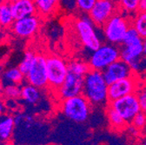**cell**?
<instances>
[{
	"mask_svg": "<svg viewBox=\"0 0 146 145\" xmlns=\"http://www.w3.org/2000/svg\"><path fill=\"white\" fill-rule=\"evenodd\" d=\"M90 70L88 62L83 60H72L68 63V72L64 82L55 92L58 101L82 94L84 81Z\"/></svg>",
	"mask_w": 146,
	"mask_h": 145,
	"instance_id": "cell-1",
	"label": "cell"
},
{
	"mask_svg": "<svg viewBox=\"0 0 146 145\" xmlns=\"http://www.w3.org/2000/svg\"><path fill=\"white\" fill-rule=\"evenodd\" d=\"M108 86L102 71L90 70L84 77L82 94L93 107L105 109L109 103Z\"/></svg>",
	"mask_w": 146,
	"mask_h": 145,
	"instance_id": "cell-2",
	"label": "cell"
},
{
	"mask_svg": "<svg viewBox=\"0 0 146 145\" xmlns=\"http://www.w3.org/2000/svg\"><path fill=\"white\" fill-rule=\"evenodd\" d=\"M93 106L83 95H78L58 101L59 111L69 120L82 123L88 120Z\"/></svg>",
	"mask_w": 146,
	"mask_h": 145,
	"instance_id": "cell-3",
	"label": "cell"
},
{
	"mask_svg": "<svg viewBox=\"0 0 146 145\" xmlns=\"http://www.w3.org/2000/svg\"><path fill=\"white\" fill-rule=\"evenodd\" d=\"M131 26V17L122 11L113 15L101 28L105 40L112 44L120 45L125 34Z\"/></svg>",
	"mask_w": 146,
	"mask_h": 145,
	"instance_id": "cell-4",
	"label": "cell"
},
{
	"mask_svg": "<svg viewBox=\"0 0 146 145\" xmlns=\"http://www.w3.org/2000/svg\"><path fill=\"white\" fill-rule=\"evenodd\" d=\"M96 25L88 17H81L74 22V29L81 44L90 52L98 49L101 39L96 30Z\"/></svg>",
	"mask_w": 146,
	"mask_h": 145,
	"instance_id": "cell-5",
	"label": "cell"
},
{
	"mask_svg": "<svg viewBox=\"0 0 146 145\" xmlns=\"http://www.w3.org/2000/svg\"><path fill=\"white\" fill-rule=\"evenodd\" d=\"M118 59H120L119 46L108 43L101 44L98 49L91 51L88 64L90 70L103 71Z\"/></svg>",
	"mask_w": 146,
	"mask_h": 145,
	"instance_id": "cell-6",
	"label": "cell"
},
{
	"mask_svg": "<svg viewBox=\"0 0 146 145\" xmlns=\"http://www.w3.org/2000/svg\"><path fill=\"white\" fill-rule=\"evenodd\" d=\"M48 88L56 92L64 82L68 72V63L64 58L51 54L46 56Z\"/></svg>",
	"mask_w": 146,
	"mask_h": 145,
	"instance_id": "cell-7",
	"label": "cell"
},
{
	"mask_svg": "<svg viewBox=\"0 0 146 145\" xmlns=\"http://www.w3.org/2000/svg\"><path fill=\"white\" fill-rule=\"evenodd\" d=\"M120 9L117 0H97L88 16L97 27H102Z\"/></svg>",
	"mask_w": 146,
	"mask_h": 145,
	"instance_id": "cell-8",
	"label": "cell"
},
{
	"mask_svg": "<svg viewBox=\"0 0 146 145\" xmlns=\"http://www.w3.org/2000/svg\"><path fill=\"white\" fill-rule=\"evenodd\" d=\"M108 104L111 106L128 124L131 123V120L137 113L142 111L136 93L111 101Z\"/></svg>",
	"mask_w": 146,
	"mask_h": 145,
	"instance_id": "cell-9",
	"label": "cell"
},
{
	"mask_svg": "<svg viewBox=\"0 0 146 145\" xmlns=\"http://www.w3.org/2000/svg\"><path fill=\"white\" fill-rule=\"evenodd\" d=\"M25 81L39 89L48 87L46 56L42 53L36 54V58L28 73L25 75Z\"/></svg>",
	"mask_w": 146,
	"mask_h": 145,
	"instance_id": "cell-10",
	"label": "cell"
},
{
	"mask_svg": "<svg viewBox=\"0 0 146 145\" xmlns=\"http://www.w3.org/2000/svg\"><path fill=\"white\" fill-rule=\"evenodd\" d=\"M140 83L139 77L136 74L116 81L108 86V98L109 102L114 101L124 96L135 93Z\"/></svg>",
	"mask_w": 146,
	"mask_h": 145,
	"instance_id": "cell-11",
	"label": "cell"
},
{
	"mask_svg": "<svg viewBox=\"0 0 146 145\" xmlns=\"http://www.w3.org/2000/svg\"><path fill=\"white\" fill-rule=\"evenodd\" d=\"M42 17L38 14L16 19L11 26V31L18 38H29L38 31L41 26Z\"/></svg>",
	"mask_w": 146,
	"mask_h": 145,
	"instance_id": "cell-12",
	"label": "cell"
},
{
	"mask_svg": "<svg viewBox=\"0 0 146 145\" xmlns=\"http://www.w3.org/2000/svg\"><path fill=\"white\" fill-rule=\"evenodd\" d=\"M102 72L108 84L135 75L131 66L121 58L110 64Z\"/></svg>",
	"mask_w": 146,
	"mask_h": 145,
	"instance_id": "cell-13",
	"label": "cell"
},
{
	"mask_svg": "<svg viewBox=\"0 0 146 145\" xmlns=\"http://www.w3.org/2000/svg\"><path fill=\"white\" fill-rule=\"evenodd\" d=\"M143 39L140 37L134 41L123 43L119 45L120 58L129 65L137 61L143 56Z\"/></svg>",
	"mask_w": 146,
	"mask_h": 145,
	"instance_id": "cell-14",
	"label": "cell"
},
{
	"mask_svg": "<svg viewBox=\"0 0 146 145\" xmlns=\"http://www.w3.org/2000/svg\"><path fill=\"white\" fill-rule=\"evenodd\" d=\"M36 14L42 19L56 15L60 7V0H33Z\"/></svg>",
	"mask_w": 146,
	"mask_h": 145,
	"instance_id": "cell-15",
	"label": "cell"
},
{
	"mask_svg": "<svg viewBox=\"0 0 146 145\" xmlns=\"http://www.w3.org/2000/svg\"><path fill=\"white\" fill-rule=\"evenodd\" d=\"M11 7L15 20L36 14L33 0H21V1L11 4Z\"/></svg>",
	"mask_w": 146,
	"mask_h": 145,
	"instance_id": "cell-16",
	"label": "cell"
},
{
	"mask_svg": "<svg viewBox=\"0 0 146 145\" xmlns=\"http://www.w3.org/2000/svg\"><path fill=\"white\" fill-rule=\"evenodd\" d=\"M15 126L14 117L7 113L0 115V142L8 143L12 139Z\"/></svg>",
	"mask_w": 146,
	"mask_h": 145,
	"instance_id": "cell-17",
	"label": "cell"
},
{
	"mask_svg": "<svg viewBox=\"0 0 146 145\" xmlns=\"http://www.w3.org/2000/svg\"><path fill=\"white\" fill-rule=\"evenodd\" d=\"M40 89H41L27 83L21 87V99L29 104L38 103L41 99Z\"/></svg>",
	"mask_w": 146,
	"mask_h": 145,
	"instance_id": "cell-18",
	"label": "cell"
},
{
	"mask_svg": "<svg viewBox=\"0 0 146 145\" xmlns=\"http://www.w3.org/2000/svg\"><path fill=\"white\" fill-rule=\"evenodd\" d=\"M105 114H106L109 124L111 127L112 130L116 131H122L126 128L128 123L123 119V117L114 110V109L111 106H110L109 104L105 108Z\"/></svg>",
	"mask_w": 146,
	"mask_h": 145,
	"instance_id": "cell-19",
	"label": "cell"
},
{
	"mask_svg": "<svg viewBox=\"0 0 146 145\" xmlns=\"http://www.w3.org/2000/svg\"><path fill=\"white\" fill-rule=\"evenodd\" d=\"M3 82H6L7 84H18L21 85L25 80V76L23 72L19 70V68H10L5 70L3 74Z\"/></svg>",
	"mask_w": 146,
	"mask_h": 145,
	"instance_id": "cell-20",
	"label": "cell"
},
{
	"mask_svg": "<svg viewBox=\"0 0 146 145\" xmlns=\"http://www.w3.org/2000/svg\"><path fill=\"white\" fill-rule=\"evenodd\" d=\"M131 26L143 39L146 38V11H137L131 17Z\"/></svg>",
	"mask_w": 146,
	"mask_h": 145,
	"instance_id": "cell-21",
	"label": "cell"
},
{
	"mask_svg": "<svg viewBox=\"0 0 146 145\" xmlns=\"http://www.w3.org/2000/svg\"><path fill=\"white\" fill-rule=\"evenodd\" d=\"M14 21L15 19L13 17L11 4L4 0L1 11H0V28H10L14 23Z\"/></svg>",
	"mask_w": 146,
	"mask_h": 145,
	"instance_id": "cell-22",
	"label": "cell"
},
{
	"mask_svg": "<svg viewBox=\"0 0 146 145\" xmlns=\"http://www.w3.org/2000/svg\"><path fill=\"white\" fill-rule=\"evenodd\" d=\"M120 11L132 17L138 11L139 0H117Z\"/></svg>",
	"mask_w": 146,
	"mask_h": 145,
	"instance_id": "cell-23",
	"label": "cell"
},
{
	"mask_svg": "<svg viewBox=\"0 0 146 145\" xmlns=\"http://www.w3.org/2000/svg\"><path fill=\"white\" fill-rule=\"evenodd\" d=\"M21 98V87L18 84H7L4 87V99Z\"/></svg>",
	"mask_w": 146,
	"mask_h": 145,
	"instance_id": "cell-24",
	"label": "cell"
},
{
	"mask_svg": "<svg viewBox=\"0 0 146 145\" xmlns=\"http://www.w3.org/2000/svg\"><path fill=\"white\" fill-rule=\"evenodd\" d=\"M36 53L31 50H27L25 53L23 60L21 61L19 65H18V68H19V70L25 74V76L28 73V71L30 70L31 65L33 64L34 60L36 58Z\"/></svg>",
	"mask_w": 146,
	"mask_h": 145,
	"instance_id": "cell-25",
	"label": "cell"
},
{
	"mask_svg": "<svg viewBox=\"0 0 146 145\" xmlns=\"http://www.w3.org/2000/svg\"><path fill=\"white\" fill-rule=\"evenodd\" d=\"M135 93L137 97L141 111L146 113V82L142 83L140 81Z\"/></svg>",
	"mask_w": 146,
	"mask_h": 145,
	"instance_id": "cell-26",
	"label": "cell"
},
{
	"mask_svg": "<svg viewBox=\"0 0 146 145\" xmlns=\"http://www.w3.org/2000/svg\"><path fill=\"white\" fill-rule=\"evenodd\" d=\"M130 124L138 131H144L146 130V113L143 111L137 113L133 117Z\"/></svg>",
	"mask_w": 146,
	"mask_h": 145,
	"instance_id": "cell-27",
	"label": "cell"
},
{
	"mask_svg": "<svg viewBox=\"0 0 146 145\" xmlns=\"http://www.w3.org/2000/svg\"><path fill=\"white\" fill-rule=\"evenodd\" d=\"M96 1L97 0H75V5L79 11L88 14L94 6Z\"/></svg>",
	"mask_w": 146,
	"mask_h": 145,
	"instance_id": "cell-28",
	"label": "cell"
},
{
	"mask_svg": "<svg viewBox=\"0 0 146 145\" xmlns=\"http://www.w3.org/2000/svg\"><path fill=\"white\" fill-rule=\"evenodd\" d=\"M7 111V108L5 103L4 99H0V115H3L5 113H6Z\"/></svg>",
	"mask_w": 146,
	"mask_h": 145,
	"instance_id": "cell-29",
	"label": "cell"
},
{
	"mask_svg": "<svg viewBox=\"0 0 146 145\" xmlns=\"http://www.w3.org/2000/svg\"><path fill=\"white\" fill-rule=\"evenodd\" d=\"M138 11H146V0H139Z\"/></svg>",
	"mask_w": 146,
	"mask_h": 145,
	"instance_id": "cell-30",
	"label": "cell"
},
{
	"mask_svg": "<svg viewBox=\"0 0 146 145\" xmlns=\"http://www.w3.org/2000/svg\"><path fill=\"white\" fill-rule=\"evenodd\" d=\"M0 99H4V86L1 81H0Z\"/></svg>",
	"mask_w": 146,
	"mask_h": 145,
	"instance_id": "cell-31",
	"label": "cell"
},
{
	"mask_svg": "<svg viewBox=\"0 0 146 145\" xmlns=\"http://www.w3.org/2000/svg\"><path fill=\"white\" fill-rule=\"evenodd\" d=\"M143 55L146 57V38H145V39H143Z\"/></svg>",
	"mask_w": 146,
	"mask_h": 145,
	"instance_id": "cell-32",
	"label": "cell"
},
{
	"mask_svg": "<svg viewBox=\"0 0 146 145\" xmlns=\"http://www.w3.org/2000/svg\"><path fill=\"white\" fill-rule=\"evenodd\" d=\"M141 143L146 145V134H144V135L143 136V137H142V139H141Z\"/></svg>",
	"mask_w": 146,
	"mask_h": 145,
	"instance_id": "cell-33",
	"label": "cell"
},
{
	"mask_svg": "<svg viewBox=\"0 0 146 145\" xmlns=\"http://www.w3.org/2000/svg\"><path fill=\"white\" fill-rule=\"evenodd\" d=\"M5 1L10 3V4H12V3H16V2H18V1H21V0H5Z\"/></svg>",
	"mask_w": 146,
	"mask_h": 145,
	"instance_id": "cell-34",
	"label": "cell"
},
{
	"mask_svg": "<svg viewBox=\"0 0 146 145\" xmlns=\"http://www.w3.org/2000/svg\"><path fill=\"white\" fill-rule=\"evenodd\" d=\"M3 1H4V0H0V11H1V8H2V5H3Z\"/></svg>",
	"mask_w": 146,
	"mask_h": 145,
	"instance_id": "cell-35",
	"label": "cell"
}]
</instances>
